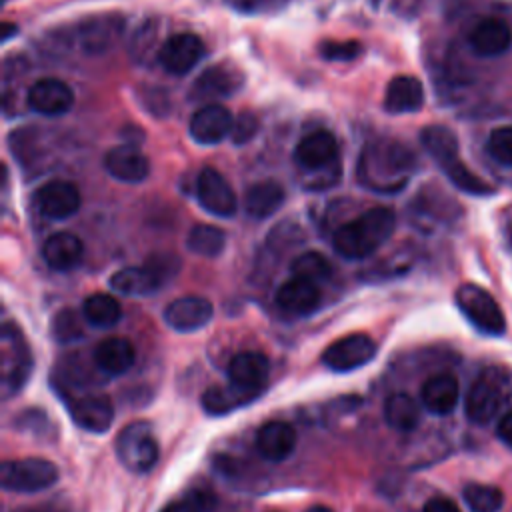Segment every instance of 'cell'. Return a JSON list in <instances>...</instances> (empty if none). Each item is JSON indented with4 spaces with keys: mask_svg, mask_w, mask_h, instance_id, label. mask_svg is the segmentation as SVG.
<instances>
[{
    "mask_svg": "<svg viewBox=\"0 0 512 512\" xmlns=\"http://www.w3.org/2000/svg\"><path fill=\"white\" fill-rule=\"evenodd\" d=\"M414 170L410 148L396 140L370 142L358 160L356 178L364 188L378 194H394L402 190Z\"/></svg>",
    "mask_w": 512,
    "mask_h": 512,
    "instance_id": "1",
    "label": "cell"
},
{
    "mask_svg": "<svg viewBox=\"0 0 512 512\" xmlns=\"http://www.w3.org/2000/svg\"><path fill=\"white\" fill-rule=\"evenodd\" d=\"M212 496L206 492H192L186 498L168 504L162 512H208L212 506Z\"/></svg>",
    "mask_w": 512,
    "mask_h": 512,
    "instance_id": "40",
    "label": "cell"
},
{
    "mask_svg": "<svg viewBox=\"0 0 512 512\" xmlns=\"http://www.w3.org/2000/svg\"><path fill=\"white\" fill-rule=\"evenodd\" d=\"M212 302L202 296H182L172 300L164 310V320L172 330L194 332L212 320Z\"/></svg>",
    "mask_w": 512,
    "mask_h": 512,
    "instance_id": "17",
    "label": "cell"
},
{
    "mask_svg": "<svg viewBox=\"0 0 512 512\" xmlns=\"http://www.w3.org/2000/svg\"><path fill=\"white\" fill-rule=\"evenodd\" d=\"M104 168L112 178L128 184L142 182L150 174L148 158L132 144H122L108 150L104 158Z\"/></svg>",
    "mask_w": 512,
    "mask_h": 512,
    "instance_id": "19",
    "label": "cell"
},
{
    "mask_svg": "<svg viewBox=\"0 0 512 512\" xmlns=\"http://www.w3.org/2000/svg\"><path fill=\"white\" fill-rule=\"evenodd\" d=\"M258 394V390H246L232 382L228 386H212L202 394V408L212 416H220L248 404Z\"/></svg>",
    "mask_w": 512,
    "mask_h": 512,
    "instance_id": "31",
    "label": "cell"
},
{
    "mask_svg": "<svg viewBox=\"0 0 512 512\" xmlns=\"http://www.w3.org/2000/svg\"><path fill=\"white\" fill-rule=\"evenodd\" d=\"M294 160L300 170L314 174L308 180V188H328L338 180V142L328 130H316L304 136L294 150Z\"/></svg>",
    "mask_w": 512,
    "mask_h": 512,
    "instance_id": "4",
    "label": "cell"
},
{
    "mask_svg": "<svg viewBox=\"0 0 512 512\" xmlns=\"http://www.w3.org/2000/svg\"><path fill=\"white\" fill-rule=\"evenodd\" d=\"M226 4L238 12L244 14H254V12H262L272 8L274 4H278L276 0H226Z\"/></svg>",
    "mask_w": 512,
    "mask_h": 512,
    "instance_id": "43",
    "label": "cell"
},
{
    "mask_svg": "<svg viewBox=\"0 0 512 512\" xmlns=\"http://www.w3.org/2000/svg\"><path fill=\"white\" fill-rule=\"evenodd\" d=\"M454 300L460 312L468 318V322L480 332L490 336L504 334L506 318L490 292H486L478 284H462L458 286Z\"/></svg>",
    "mask_w": 512,
    "mask_h": 512,
    "instance_id": "6",
    "label": "cell"
},
{
    "mask_svg": "<svg viewBox=\"0 0 512 512\" xmlns=\"http://www.w3.org/2000/svg\"><path fill=\"white\" fill-rule=\"evenodd\" d=\"M18 28L12 24V22H4L2 24V40H8L10 34H14Z\"/></svg>",
    "mask_w": 512,
    "mask_h": 512,
    "instance_id": "46",
    "label": "cell"
},
{
    "mask_svg": "<svg viewBox=\"0 0 512 512\" xmlns=\"http://www.w3.org/2000/svg\"><path fill=\"white\" fill-rule=\"evenodd\" d=\"M56 480V466L44 458L6 460L0 468L2 488L12 492H38L52 486Z\"/></svg>",
    "mask_w": 512,
    "mask_h": 512,
    "instance_id": "7",
    "label": "cell"
},
{
    "mask_svg": "<svg viewBox=\"0 0 512 512\" xmlns=\"http://www.w3.org/2000/svg\"><path fill=\"white\" fill-rule=\"evenodd\" d=\"M144 264H146L162 282L170 280V278L178 272V258L172 256V254H166V252H156V254L148 256Z\"/></svg>",
    "mask_w": 512,
    "mask_h": 512,
    "instance_id": "41",
    "label": "cell"
},
{
    "mask_svg": "<svg viewBox=\"0 0 512 512\" xmlns=\"http://www.w3.org/2000/svg\"><path fill=\"white\" fill-rule=\"evenodd\" d=\"M286 192L280 182L276 180H260L252 184L244 194V210L250 218L264 220L278 212V208L284 204Z\"/></svg>",
    "mask_w": 512,
    "mask_h": 512,
    "instance_id": "27",
    "label": "cell"
},
{
    "mask_svg": "<svg viewBox=\"0 0 512 512\" xmlns=\"http://www.w3.org/2000/svg\"><path fill=\"white\" fill-rule=\"evenodd\" d=\"M32 204L44 218L64 220L78 212L80 192L68 180H50L34 190Z\"/></svg>",
    "mask_w": 512,
    "mask_h": 512,
    "instance_id": "13",
    "label": "cell"
},
{
    "mask_svg": "<svg viewBox=\"0 0 512 512\" xmlns=\"http://www.w3.org/2000/svg\"><path fill=\"white\" fill-rule=\"evenodd\" d=\"M52 336L58 342H64V344L82 338V320H80V316L72 308L60 310L52 318Z\"/></svg>",
    "mask_w": 512,
    "mask_h": 512,
    "instance_id": "37",
    "label": "cell"
},
{
    "mask_svg": "<svg viewBox=\"0 0 512 512\" xmlns=\"http://www.w3.org/2000/svg\"><path fill=\"white\" fill-rule=\"evenodd\" d=\"M244 84V74L230 62H218L208 66L190 86V98L194 102L216 104L220 98L236 94Z\"/></svg>",
    "mask_w": 512,
    "mask_h": 512,
    "instance_id": "10",
    "label": "cell"
},
{
    "mask_svg": "<svg viewBox=\"0 0 512 512\" xmlns=\"http://www.w3.org/2000/svg\"><path fill=\"white\" fill-rule=\"evenodd\" d=\"M68 412L80 428L94 434H104L114 420L112 402L104 394H86L72 398L68 402Z\"/></svg>",
    "mask_w": 512,
    "mask_h": 512,
    "instance_id": "18",
    "label": "cell"
},
{
    "mask_svg": "<svg viewBox=\"0 0 512 512\" xmlns=\"http://www.w3.org/2000/svg\"><path fill=\"white\" fill-rule=\"evenodd\" d=\"M496 434L498 438L512 448V410L506 412L500 420H498V426H496Z\"/></svg>",
    "mask_w": 512,
    "mask_h": 512,
    "instance_id": "45",
    "label": "cell"
},
{
    "mask_svg": "<svg viewBox=\"0 0 512 512\" xmlns=\"http://www.w3.org/2000/svg\"><path fill=\"white\" fill-rule=\"evenodd\" d=\"M196 196L200 206L218 218H232L238 210V200L232 186L214 168H204L198 174Z\"/></svg>",
    "mask_w": 512,
    "mask_h": 512,
    "instance_id": "12",
    "label": "cell"
},
{
    "mask_svg": "<svg viewBox=\"0 0 512 512\" xmlns=\"http://www.w3.org/2000/svg\"><path fill=\"white\" fill-rule=\"evenodd\" d=\"M82 254V240L72 232H56L42 246V258L54 270L74 268L80 262Z\"/></svg>",
    "mask_w": 512,
    "mask_h": 512,
    "instance_id": "28",
    "label": "cell"
},
{
    "mask_svg": "<svg viewBox=\"0 0 512 512\" xmlns=\"http://www.w3.org/2000/svg\"><path fill=\"white\" fill-rule=\"evenodd\" d=\"M458 396H460L458 380L446 372L430 376L420 390V398L426 410L438 416L450 414L458 404Z\"/></svg>",
    "mask_w": 512,
    "mask_h": 512,
    "instance_id": "26",
    "label": "cell"
},
{
    "mask_svg": "<svg viewBox=\"0 0 512 512\" xmlns=\"http://www.w3.org/2000/svg\"><path fill=\"white\" fill-rule=\"evenodd\" d=\"M186 246H188L190 252H194L198 256L214 258L224 250L226 234L218 226L196 224V226L190 228V232L186 236Z\"/></svg>",
    "mask_w": 512,
    "mask_h": 512,
    "instance_id": "34",
    "label": "cell"
},
{
    "mask_svg": "<svg viewBox=\"0 0 512 512\" xmlns=\"http://www.w3.org/2000/svg\"><path fill=\"white\" fill-rule=\"evenodd\" d=\"M204 56V44L196 34L182 32L164 40L158 50V60L162 68L170 74L182 76L190 72Z\"/></svg>",
    "mask_w": 512,
    "mask_h": 512,
    "instance_id": "14",
    "label": "cell"
},
{
    "mask_svg": "<svg viewBox=\"0 0 512 512\" xmlns=\"http://www.w3.org/2000/svg\"><path fill=\"white\" fill-rule=\"evenodd\" d=\"M306 512H332V508H328V506H312Z\"/></svg>",
    "mask_w": 512,
    "mask_h": 512,
    "instance_id": "47",
    "label": "cell"
},
{
    "mask_svg": "<svg viewBox=\"0 0 512 512\" xmlns=\"http://www.w3.org/2000/svg\"><path fill=\"white\" fill-rule=\"evenodd\" d=\"M510 240H512V226H510Z\"/></svg>",
    "mask_w": 512,
    "mask_h": 512,
    "instance_id": "48",
    "label": "cell"
},
{
    "mask_svg": "<svg viewBox=\"0 0 512 512\" xmlns=\"http://www.w3.org/2000/svg\"><path fill=\"white\" fill-rule=\"evenodd\" d=\"M468 44L478 56H500L512 44V30L500 18H484L470 30Z\"/></svg>",
    "mask_w": 512,
    "mask_h": 512,
    "instance_id": "20",
    "label": "cell"
},
{
    "mask_svg": "<svg viewBox=\"0 0 512 512\" xmlns=\"http://www.w3.org/2000/svg\"><path fill=\"white\" fill-rule=\"evenodd\" d=\"M82 316L96 328H110L120 320L122 308L114 296L98 292L82 302Z\"/></svg>",
    "mask_w": 512,
    "mask_h": 512,
    "instance_id": "33",
    "label": "cell"
},
{
    "mask_svg": "<svg viewBox=\"0 0 512 512\" xmlns=\"http://www.w3.org/2000/svg\"><path fill=\"white\" fill-rule=\"evenodd\" d=\"M232 126H234V118L230 110L216 102V104L200 106L192 114L188 130L198 144L210 146V144L222 142L228 134H232Z\"/></svg>",
    "mask_w": 512,
    "mask_h": 512,
    "instance_id": "15",
    "label": "cell"
},
{
    "mask_svg": "<svg viewBox=\"0 0 512 512\" xmlns=\"http://www.w3.org/2000/svg\"><path fill=\"white\" fill-rule=\"evenodd\" d=\"M164 282L146 266L120 268L110 276V288L126 296H148L156 292Z\"/></svg>",
    "mask_w": 512,
    "mask_h": 512,
    "instance_id": "30",
    "label": "cell"
},
{
    "mask_svg": "<svg viewBox=\"0 0 512 512\" xmlns=\"http://www.w3.org/2000/svg\"><path fill=\"white\" fill-rule=\"evenodd\" d=\"M276 304L280 310L294 314V316L310 314L320 304V288H318V284H314L310 280L292 276L278 288Z\"/></svg>",
    "mask_w": 512,
    "mask_h": 512,
    "instance_id": "22",
    "label": "cell"
},
{
    "mask_svg": "<svg viewBox=\"0 0 512 512\" xmlns=\"http://www.w3.org/2000/svg\"><path fill=\"white\" fill-rule=\"evenodd\" d=\"M28 104L42 116H60L74 104L72 88L58 78H40L28 88Z\"/></svg>",
    "mask_w": 512,
    "mask_h": 512,
    "instance_id": "16",
    "label": "cell"
},
{
    "mask_svg": "<svg viewBox=\"0 0 512 512\" xmlns=\"http://www.w3.org/2000/svg\"><path fill=\"white\" fill-rule=\"evenodd\" d=\"M424 104L422 82L414 76H396L388 82L384 94V110L390 114L418 112Z\"/></svg>",
    "mask_w": 512,
    "mask_h": 512,
    "instance_id": "25",
    "label": "cell"
},
{
    "mask_svg": "<svg viewBox=\"0 0 512 512\" xmlns=\"http://www.w3.org/2000/svg\"><path fill=\"white\" fill-rule=\"evenodd\" d=\"M94 362L102 372L110 376H120L128 372V368L134 364V346L120 336L104 338L94 350Z\"/></svg>",
    "mask_w": 512,
    "mask_h": 512,
    "instance_id": "29",
    "label": "cell"
},
{
    "mask_svg": "<svg viewBox=\"0 0 512 512\" xmlns=\"http://www.w3.org/2000/svg\"><path fill=\"white\" fill-rule=\"evenodd\" d=\"M122 28H124V20L118 14L94 16L82 22L78 28L80 46L90 54H100L116 42Z\"/></svg>",
    "mask_w": 512,
    "mask_h": 512,
    "instance_id": "21",
    "label": "cell"
},
{
    "mask_svg": "<svg viewBox=\"0 0 512 512\" xmlns=\"http://www.w3.org/2000/svg\"><path fill=\"white\" fill-rule=\"evenodd\" d=\"M422 512H460V508L450 500V498H442V496H436V498H430Z\"/></svg>",
    "mask_w": 512,
    "mask_h": 512,
    "instance_id": "44",
    "label": "cell"
},
{
    "mask_svg": "<svg viewBox=\"0 0 512 512\" xmlns=\"http://www.w3.org/2000/svg\"><path fill=\"white\" fill-rule=\"evenodd\" d=\"M290 270H292V276L310 280L314 284L328 280L332 274V266L326 260V256H322L320 252H312V250L296 256Z\"/></svg>",
    "mask_w": 512,
    "mask_h": 512,
    "instance_id": "36",
    "label": "cell"
},
{
    "mask_svg": "<svg viewBox=\"0 0 512 512\" xmlns=\"http://www.w3.org/2000/svg\"><path fill=\"white\" fill-rule=\"evenodd\" d=\"M374 354L376 342L368 334H348L324 350L322 364L334 372H350L368 364Z\"/></svg>",
    "mask_w": 512,
    "mask_h": 512,
    "instance_id": "11",
    "label": "cell"
},
{
    "mask_svg": "<svg viewBox=\"0 0 512 512\" xmlns=\"http://www.w3.org/2000/svg\"><path fill=\"white\" fill-rule=\"evenodd\" d=\"M30 368H32V356L30 350L20 334V330L6 322L2 326V390L4 396H10L14 392H18L28 376H30Z\"/></svg>",
    "mask_w": 512,
    "mask_h": 512,
    "instance_id": "9",
    "label": "cell"
},
{
    "mask_svg": "<svg viewBox=\"0 0 512 512\" xmlns=\"http://www.w3.org/2000/svg\"><path fill=\"white\" fill-rule=\"evenodd\" d=\"M116 454L132 472H148L158 462L160 450L152 430L144 422L128 424L116 438Z\"/></svg>",
    "mask_w": 512,
    "mask_h": 512,
    "instance_id": "8",
    "label": "cell"
},
{
    "mask_svg": "<svg viewBox=\"0 0 512 512\" xmlns=\"http://www.w3.org/2000/svg\"><path fill=\"white\" fill-rule=\"evenodd\" d=\"M384 418L390 428L398 432H410L420 422V408L410 394L396 392L388 396L384 404Z\"/></svg>",
    "mask_w": 512,
    "mask_h": 512,
    "instance_id": "32",
    "label": "cell"
},
{
    "mask_svg": "<svg viewBox=\"0 0 512 512\" xmlns=\"http://www.w3.org/2000/svg\"><path fill=\"white\" fill-rule=\"evenodd\" d=\"M270 362L260 352H240L228 364V380L246 390H258L268 382Z\"/></svg>",
    "mask_w": 512,
    "mask_h": 512,
    "instance_id": "24",
    "label": "cell"
},
{
    "mask_svg": "<svg viewBox=\"0 0 512 512\" xmlns=\"http://www.w3.org/2000/svg\"><path fill=\"white\" fill-rule=\"evenodd\" d=\"M258 132V118L252 112H242L232 126V140L236 144H244L252 140V136Z\"/></svg>",
    "mask_w": 512,
    "mask_h": 512,
    "instance_id": "42",
    "label": "cell"
},
{
    "mask_svg": "<svg viewBox=\"0 0 512 512\" xmlns=\"http://www.w3.org/2000/svg\"><path fill=\"white\" fill-rule=\"evenodd\" d=\"M488 154L502 166H512V126H498L488 134Z\"/></svg>",
    "mask_w": 512,
    "mask_h": 512,
    "instance_id": "38",
    "label": "cell"
},
{
    "mask_svg": "<svg viewBox=\"0 0 512 512\" xmlns=\"http://www.w3.org/2000/svg\"><path fill=\"white\" fill-rule=\"evenodd\" d=\"M420 140H422V146L426 148V152L438 162V166L442 168L446 178L456 188H460L462 192L472 194V196H486L490 192V184L486 180H482L480 176H476L460 160L458 138L450 128L440 126V124L426 126L420 132Z\"/></svg>",
    "mask_w": 512,
    "mask_h": 512,
    "instance_id": "3",
    "label": "cell"
},
{
    "mask_svg": "<svg viewBox=\"0 0 512 512\" xmlns=\"http://www.w3.org/2000/svg\"><path fill=\"white\" fill-rule=\"evenodd\" d=\"M462 498L472 512H498L504 504L502 490L488 484H468Z\"/></svg>",
    "mask_w": 512,
    "mask_h": 512,
    "instance_id": "35",
    "label": "cell"
},
{
    "mask_svg": "<svg viewBox=\"0 0 512 512\" xmlns=\"http://www.w3.org/2000/svg\"><path fill=\"white\" fill-rule=\"evenodd\" d=\"M396 216L388 206H374L356 220L342 224L334 232V248L348 260H362L374 254L394 232Z\"/></svg>",
    "mask_w": 512,
    "mask_h": 512,
    "instance_id": "2",
    "label": "cell"
},
{
    "mask_svg": "<svg viewBox=\"0 0 512 512\" xmlns=\"http://www.w3.org/2000/svg\"><path fill=\"white\" fill-rule=\"evenodd\" d=\"M296 446V432L288 422L270 420L256 432V448L270 462L286 460Z\"/></svg>",
    "mask_w": 512,
    "mask_h": 512,
    "instance_id": "23",
    "label": "cell"
},
{
    "mask_svg": "<svg viewBox=\"0 0 512 512\" xmlns=\"http://www.w3.org/2000/svg\"><path fill=\"white\" fill-rule=\"evenodd\" d=\"M510 396V374L500 366L482 370L470 384L464 410L470 422L488 424Z\"/></svg>",
    "mask_w": 512,
    "mask_h": 512,
    "instance_id": "5",
    "label": "cell"
},
{
    "mask_svg": "<svg viewBox=\"0 0 512 512\" xmlns=\"http://www.w3.org/2000/svg\"><path fill=\"white\" fill-rule=\"evenodd\" d=\"M318 52L324 60H336L346 62L354 60L362 52V44L358 40H324L318 46Z\"/></svg>",
    "mask_w": 512,
    "mask_h": 512,
    "instance_id": "39",
    "label": "cell"
}]
</instances>
